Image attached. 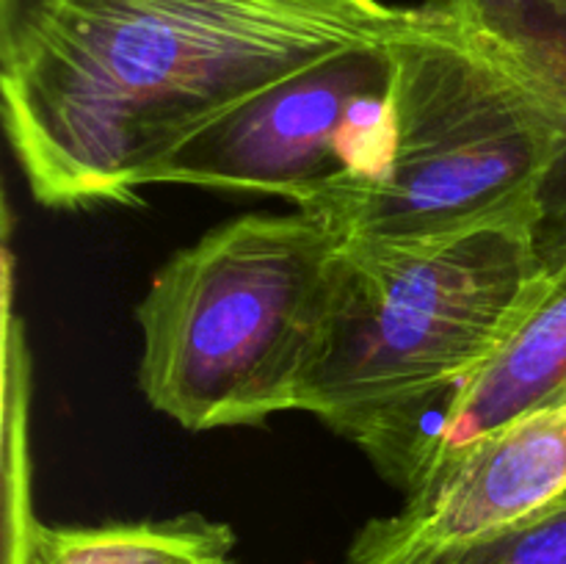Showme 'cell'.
I'll use <instances>...</instances> for the list:
<instances>
[{
  "label": "cell",
  "mask_w": 566,
  "mask_h": 564,
  "mask_svg": "<svg viewBox=\"0 0 566 564\" xmlns=\"http://www.w3.org/2000/svg\"><path fill=\"white\" fill-rule=\"evenodd\" d=\"M415 17L332 0H59L0 59L6 133L36 202L130 205L227 111Z\"/></svg>",
  "instance_id": "6da1fadb"
},
{
  "label": "cell",
  "mask_w": 566,
  "mask_h": 564,
  "mask_svg": "<svg viewBox=\"0 0 566 564\" xmlns=\"http://www.w3.org/2000/svg\"><path fill=\"white\" fill-rule=\"evenodd\" d=\"M547 282L534 221L426 241L340 238L296 412L407 492L426 440Z\"/></svg>",
  "instance_id": "7a4b0ae2"
},
{
  "label": "cell",
  "mask_w": 566,
  "mask_h": 564,
  "mask_svg": "<svg viewBox=\"0 0 566 564\" xmlns=\"http://www.w3.org/2000/svg\"><path fill=\"white\" fill-rule=\"evenodd\" d=\"M337 247L296 210L227 221L177 252L136 310L149 407L191 431L296 412Z\"/></svg>",
  "instance_id": "3957f363"
},
{
  "label": "cell",
  "mask_w": 566,
  "mask_h": 564,
  "mask_svg": "<svg viewBox=\"0 0 566 564\" xmlns=\"http://www.w3.org/2000/svg\"><path fill=\"white\" fill-rule=\"evenodd\" d=\"M390 153L348 202L340 238L426 241L501 221L539 224L564 153L556 111L440 0L392 39Z\"/></svg>",
  "instance_id": "277c9868"
},
{
  "label": "cell",
  "mask_w": 566,
  "mask_h": 564,
  "mask_svg": "<svg viewBox=\"0 0 566 564\" xmlns=\"http://www.w3.org/2000/svg\"><path fill=\"white\" fill-rule=\"evenodd\" d=\"M396 36L348 48L263 88L166 155L149 186L282 197L332 227L387 164Z\"/></svg>",
  "instance_id": "5b68a950"
},
{
  "label": "cell",
  "mask_w": 566,
  "mask_h": 564,
  "mask_svg": "<svg viewBox=\"0 0 566 564\" xmlns=\"http://www.w3.org/2000/svg\"><path fill=\"white\" fill-rule=\"evenodd\" d=\"M566 492V404L512 420L440 464L403 495V506L368 520L348 564H407L514 523Z\"/></svg>",
  "instance_id": "8992f818"
},
{
  "label": "cell",
  "mask_w": 566,
  "mask_h": 564,
  "mask_svg": "<svg viewBox=\"0 0 566 564\" xmlns=\"http://www.w3.org/2000/svg\"><path fill=\"white\" fill-rule=\"evenodd\" d=\"M558 404H566V254L547 265L545 288L523 321L448 404L409 490L492 431Z\"/></svg>",
  "instance_id": "52a82bcc"
},
{
  "label": "cell",
  "mask_w": 566,
  "mask_h": 564,
  "mask_svg": "<svg viewBox=\"0 0 566 564\" xmlns=\"http://www.w3.org/2000/svg\"><path fill=\"white\" fill-rule=\"evenodd\" d=\"M459 22L479 33L551 103L566 138V0H440ZM542 263L566 254V142L542 194L536 224Z\"/></svg>",
  "instance_id": "ba28073f"
},
{
  "label": "cell",
  "mask_w": 566,
  "mask_h": 564,
  "mask_svg": "<svg viewBox=\"0 0 566 564\" xmlns=\"http://www.w3.org/2000/svg\"><path fill=\"white\" fill-rule=\"evenodd\" d=\"M235 545L230 525L197 512L103 525L31 520L17 564H227Z\"/></svg>",
  "instance_id": "9c48e42d"
},
{
  "label": "cell",
  "mask_w": 566,
  "mask_h": 564,
  "mask_svg": "<svg viewBox=\"0 0 566 564\" xmlns=\"http://www.w3.org/2000/svg\"><path fill=\"white\" fill-rule=\"evenodd\" d=\"M407 564H566V492L514 523Z\"/></svg>",
  "instance_id": "30bf717a"
},
{
  "label": "cell",
  "mask_w": 566,
  "mask_h": 564,
  "mask_svg": "<svg viewBox=\"0 0 566 564\" xmlns=\"http://www.w3.org/2000/svg\"><path fill=\"white\" fill-rule=\"evenodd\" d=\"M59 0H0V59L11 55L17 44L55 9Z\"/></svg>",
  "instance_id": "8fae6325"
},
{
  "label": "cell",
  "mask_w": 566,
  "mask_h": 564,
  "mask_svg": "<svg viewBox=\"0 0 566 564\" xmlns=\"http://www.w3.org/2000/svg\"><path fill=\"white\" fill-rule=\"evenodd\" d=\"M332 3H352V6H376L379 0H332Z\"/></svg>",
  "instance_id": "7c38bea8"
},
{
  "label": "cell",
  "mask_w": 566,
  "mask_h": 564,
  "mask_svg": "<svg viewBox=\"0 0 566 564\" xmlns=\"http://www.w3.org/2000/svg\"><path fill=\"white\" fill-rule=\"evenodd\" d=\"M227 564H238V562H235V558H232V562H227Z\"/></svg>",
  "instance_id": "4fadbf2b"
}]
</instances>
